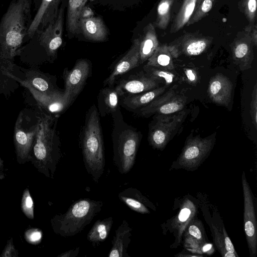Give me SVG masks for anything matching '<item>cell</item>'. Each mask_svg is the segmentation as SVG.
<instances>
[{"mask_svg": "<svg viewBox=\"0 0 257 257\" xmlns=\"http://www.w3.org/2000/svg\"><path fill=\"white\" fill-rule=\"evenodd\" d=\"M185 114L184 111L171 114H159L155 123L150 128V144L156 149H163L181 125Z\"/></svg>", "mask_w": 257, "mask_h": 257, "instance_id": "cell-8", "label": "cell"}, {"mask_svg": "<svg viewBox=\"0 0 257 257\" xmlns=\"http://www.w3.org/2000/svg\"><path fill=\"white\" fill-rule=\"evenodd\" d=\"M17 82L25 87L35 101L36 107L46 113L58 115L70 104L64 92L57 90L42 92L34 88L28 83L15 79Z\"/></svg>", "mask_w": 257, "mask_h": 257, "instance_id": "cell-11", "label": "cell"}, {"mask_svg": "<svg viewBox=\"0 0 257 257\" xmlns=\"http://www.w3.org/2000/svg\"><path fill=\"white\" fill-rule=\"evenodd\" d=\"M78 32H81L85 38L93 41L106 40L108 31L103 20L99 17L81 15L78 22Z\"/></svg>", "mask_w": 257, "mask_h": 257, "instance_id": "cell-18", "label": "cell"}, {"mask_svg": "<svg viewBox=\"0 0 257 257\" xmlns=\"http://www.w3.org/2000/svg\"><path fill=\"white\" fill-rule=\"evenodd\" d=\"M118 196L131 209L142 214L150 213L147 205H150V202L137 189L132 187L125 189Z\"/></svg>", "mask_w": 257, "mask_h": 257, "instance_id": "cell-22", "label": "cell"}, {"mask_svg": "<svg viewBox=\"0 0 257 257\" xmlns=\"http://www.w3.org/2000/svg\"><path fill=\"white\" fill-rule=\"evenodd\" d=\"M248 50L247 45L245 43L239 44L235 48L234 54L237 59H242L247 54Z\"/></svg>", "mask_w": 257, "mask_h": 257, "instance_id": "cell-36", "label": "cell"}, {"mask_svg": "<svg viewBox=\"0 0 257 257\" xmlns=\"http://www.w3.org/2000/svg\"><path fill=\"white\" fill-rule=\"evenodd\" d=\"M80 247H77L76 248L69 250L66 252H64L58 256L59 257H76L79 254Z\"/></svg>", "mask_w": 257, "mask_h": 257, "instance_id": "cell-37", "label": "cell"}, {"mask_svg": "<svg viewBox=\"0 0 257 257\" xmlns=\"http://www.w3.org/2000/svg\"><path fill=\"white\" fill-rule=\"evenodd\" d=\"M196 208L194 204L189 200L186 201L180 210L177 218L175 219L174 226L177 229V241L180 242L182 234L187 224L191 222L194 217Z\"/></svg>", "mask_w": 257, "mask_h": 257, "instance_id": "cell-26", "label": "cell"}, {"mask_svg": "<svg viewBox=\"0 0 257 257\" xmlns=\"http://www.w3.org/2000/svg\"><path fill=\"white\" fill-rule=\"evenodd\" d=\"M30 0H15L0 24V82L7 80L14 70V58L28 30Z\"/></svg>", "mask_w": 257, "mask_h": 257, "instance_id": "cell-1", "label": "cell"}, {"mask_svg": "<svg viewBox=\"0 0 257 257\" xmlns=\"http://www.w3.org/2000/svg\"><path fill=\"white\" fill-rule=\"evenodd\" d=\"M256 86H254L252 92V99L250 103V114L252 119L253 123L256 126V110H257V96H256Z\"/></svg>", "mask_w": 257, "mask_h": 257, "instance_id": "cell-34", "label": "cell"}, {"mask_svg": "<svg viewBox=\"0 0 257 257\" xmlns=\"http://www.w3.org/2000/svg\"><path fill=\"white\" fill-rule=\"evenodd\" d=\"M87 1L68 0L66 27L70 37L78 33V22Z\"/></svg>", "mask_w": 257, "mask_h": 257, "instance_id": "cell-25", "label": "cell"}, {"mask_svg": "<svg viewBox=\"0 0 257 257\" xmlns=\"http://www.w3.org/2000/svg\"><path fill=\"white\" fill-rule=\"evenodd\" d=\"M195 1H193L187 6L184 14V22L187 21L192 14L195 7Z\"/></svg>", "mask_w": 257, "mask_h": 257, "instance_id": "cell-38", "label": "cell"}, {"mask_svg": "<svg viewBox=\"0 0 257 257\" xmlns=\"http://www.w3.org/2000/svg\"><path fill=\"white\" fill-rule=\"evenodd\" d=\"M151 35L149 33L146 35L142 42L140 41V63L144 62L152 55L154 49V42Z\"/></svg>", "mask_w": 257, "mask_h": 257, "instance_id": "cell-28", "label": "cell"}, {"mask_svg": "<svg viewBox=\"0 0 257 257\" xmlns=\"http://www.w3.org/2000/svg\"><path fill=\"white\" fill-rule=\"evenodd\" d=\"M40 113L39 109L24 108L16 120L13 141L17 162L24 164L30 162L32 150L39 130Z\"/></svg>", "mask_w": 257, "mask_h": 257, "instance_id": "cell-6", "label": "cell"}, {"mask_svg": "<svg viewBox=\"0 0 257 257\" xmlns=\"http://www.w3.org/2000/svg\"><path fill=\"white\" fill-rule=\"evenodd\" d=\"M222 228L221 227L220 229L221 230V232L223 238V241L224 243V246L226 250L228 252L232 253L236 255V256H238L237 255L236 252L235 250L233 244L231 242L227 232L225 230V228L224 226V225H222Z\"/></svg>", "mask_w": 257, "mask_h": 257, "instance_id": "cell-35", "label": "cell"}, {"mask_svg": "<svg viewBox=\"0 0 257 257\" xmlns=\"http://www.w3.org/2000/svg\"><path fill=\"white\" fill-rule=\"evenodd\" d=\"M188 228V233L200 243L204 242V230L201 228V223L199 221L190 222Z\"/></svg>", "mask_w": 257, "mask_h": 257, "instance_id": "cell-30", "label": "cell"}, {"mask_svg": "<svg viewBox=\"0 0 257 257\" xmlns=\"http://www.w3.org/2000/svg\"><path fill=\"white\" fill-rule=\"evenodd\" d=\"M5 177V173L4 171H0V181L4 179Z\"/></svg>", "mask_w": 257, "mask_h": 257, "instance_id": "cell-44", "label": "cell"}, {"mask_svg": "<svg viewBox=\"0 0 257 257\" xmlns=\"http://www.w3.org/2000/svg\"><path fill=\"white\" fill-rule=\"evenodd\" d=\"M140 40L135 39L131 48L115 66L113 71L104 81V85L112 86L116 78L127 72L140 64Z\"/></svg>", "mask_w": 257, "mask_h": 257, "instance_id": "cell-17", "label": "cell"}, {"mask_svg": "<svg viewBox=\"0 0 257 257\" xmlns=\"http://www.w3.org/2000/svg\"><path fill=\"white\" fill-rule=\"evenodd\" d=\"M186 102V97L183 95L177 93L175 88L172 87L148 105L138 109V114L146 117L156 113L171 114L182 110Z\"/></svg>", "mask_w": 257, "mask_h": 257, "instance_id": "cell-10", "label": "cell"}, {"mask_svg": "<svg viewBox=\"0 0 257 257\" xmlns=\"http://www.w3.org/2000/svg\"><path fill=\"white\" fill-rule=\"evenodd\" d=\"M62 5L56 18L42 30L39 38V45L47 56L53 57L62 43L64 9Z\"/></svg>", "mask_w": 257, "mask_h": 257, "instance_id": "cell-12", "label": "cell"}, {"mask_svg": "<svg viewBox=\"0 0 257 257\" xmlns=\"http://www.w3.org/2000/svg\"><path fill=\"white\" fill-rule=\"evenodd\" d=\"M159 85L158 82L140 73L131 75L127 79L121 80L116 86L121 97L144 92L155 88Z\"/></svg>", "mask_w": 257, "mask_h": 257, "instance_id": "cell-16", "label": "cell"}, {"mask_svg": "<svg viewBox=\"0 0 257 257\" xmlns=\"http://www.w3.org/2000/svg\"><path fill=\"white\" fill-rule=\"evenodd\" d=\"M18 256L19 252L14 246L13 237H11L8 240L6 245L0 255V257H18Z\"/></svg>", "mask_w": 257, "mask_h": 257, "instance_id": "cell-33", "label": "cell"}, {"mask_svg": "<svg viewBox=\"0 0 257 257\" xmlns=\"http://www.w3.org/2000/svg\"><path fill=\"white\" fill-rule=\"evenodd\" d=\"M24 236L27 242L36 244L40 242L42 238V232L38 228H31L25 232Z\"/></svg>", "mask_w": 257, "mask_h": 257, "instance_id": "cell-32", "label": "cell"}, {"mask_svg": "<svg viewBox=\"0 0 257 257\" xmlns=\"http://www.w3.org/2000/svg\"><path fill=\"white\" fill-rule=\"evenodd\" d=\"M241 183L244 199V229L250 257H256L257 253V222L255 213V200L245 174L243 172Z\"/></svg>", "mask_w": 257, "mask_h": 257, "instance_id": "cell-9", "label": "cell"}, {"mask_svg": "<svg viewBox=\"0 0 257 257\" xmlns=\"http://www.w3.org/2000/svg\"><path fill=\"white\" fill-rule=\"evenodd\" d=\"M232 90L231 81L223 75L218 74L210 80L208 92L214 102L227 106L230 101Z\"/></svg>", "mask_w": 257, "mask_h": 257, "instance_id": "cell-19", "label": "cell"}, {"mask_svg": "<svg viewBox=\"0 0 257 257\" xmlns=\"http://www.w3.org/2000/svg\"><path fill=\"white\" fill-rule=\"evenodd\" d=\"M103 205L101 200L79 199L73 203L65 213L52 218L50 222L52 230L63 237L75 236L91 223Z\"/></svg>", "mask_w": 257, "mask_h": 257, "instance_id": "cell-5", "label": "cell"}, {"mask_svg": "<svg viewBox=\"0 0 257 257\" xmlns=\"http://www.w3.org/2000/svg\"><path fill=\"white\" fill-rule=\"evenodd\" d=\"M61 0H41L36 14L30 23L28 36L32 38L38 31L43 30L57 17Z\"/></svg>", "mask_w": 257, "mask_h": 257, "instance_id": "cell-15", "label": "cell"}, {"mask_svg": "<svg viewBox=\"0 0 257 257\" xmlns=\"http://www.w3.org/2000/svg\"><path fill=\"white\" fill-rule=\"evenodd\" d=\"M113 161L118 172L127 173L134 166L141 141V134L123 119L119 109L111 113Z\"/></svg>", "mask_w": 257, "mask_h": 257, "instance_id": "cell-4", "label": "cell"}, {"mask_svg": "<svg viewBox=\"0 0 257 257\" xmlns=\"http://www.w3.org/2000/svg\"><path fill=\"white\" fill-rule=\"evenodd\" d=\"M211 224L214 242L221 255L224 257H236V255L234 254L228 252L226 250L221 230H219L218 228L213 223H211Z\"/></svg>", "mask_w": 257, "mask_h": 257, "instance_id": "cell-29", "label": "cell"}, {"mask_svg": "<svg viewBox=\"0 0 257 257\" xmlns=\"http://www.w3.org/2000/svg\"><path fill=\"white\" fill-rule=\"evenodd\" d=\"M186 75L188 78V79L191 81H193L195 79V75H194L193 72L191 70H187Z\"/></svg>", "mask_w": 257, "mask_h": 257, "instance_id": "cell-42", "label": "cell"}, {"mask_svg": "<svg viewBox=\"0 0 257 257\" xmlns=\"http://www.w3.org/2000/svg\"><path fill=\"white\" fill-rule=\"evenodd\" d=\"M4 161L2 159L0 156V171H4Z\"/></svg>", "mask_w": 257, "mask_h": 257, "instance_id": "cell-43", "label": "cell"}, {"mask_svg": "<svg viewBox=\"0 0 257 257\" xmlns=\"http://www.w3.org/2000/svg\"><path fill=\"white\" fill-rule=\"evenodd\" d=\"M108 86L101 89L98 97V111L102 116L119 109L120 95L116 87Z\"/></svg>", "mask_w": 257, "mask_h": 257, "instance_id": "cell-23", "label": "cell"}, {"mask_svg": "<svg viewBox=\"0 0 257 257\" xmlns=\"http://www.w3.org/2000/svg\"><path fill=\"white\" fill-rule=\"evenodd\" d=\"M212 6V3L210 0H205L202 5V11L204 13H207L210 10Z\"/></svg>", "mask_w": 257, "mask_h": 257, "instance_id": "cell-40", "label": "cell"}, {"mask_svg": "<svg viewBox=\"0 0 257 257\" xmlns=\"http://www.w3.org/2000/svg\"><path fill=\"white\" fill-rule=\"evenodd\" d=\"M90 69L89 63L86 60H78L70 70H65V95L71 103L81 91Z\"/></svg>", "mask_w": 257, "mask_h": 257, "instance_id": "cell-13", "label": "cell"}, {"mask_svg": "<svg viewBox=\"0 0 257 257\" xmlns=\"http://www.w3.org/2000/svg\"><path fill=\"white\" fill-rule=\"evenodd\" d=\"M215 142V134L205 138L196 136L188 139L172 167L191 171L197 169L209 156Z\"/></svg>", "mask_w": 257, "mask_h": 257, "instance_id": "cell-7", "label": "cell"}, {"mask_svg": "<svg viewBox=\"0 0 257 257\" xmlns=\"http://www.w3.org/2000/svg\"><path fill=\"white\" fill-rule=\"evenodd\" d=\"M21 208L25 215L30 219L34 218V202L29 188H26L23 193Z\"/></svg>", "mask_w": 257, "mask_h": 257, "instance_id": "cell-27", "label": "cell"}, {"mask_svg": "<svg viewBox=\"0 0 257 257\" xmlns=\"http://www.w3.org/2000/svg\"><path fill=\"white\" fill-rule=\"evenodd\" d=\"M117 1H118V0H117ZM119 1H122V0H119Z\"/></svg>", "mask_w": 257, "mask_h": 257, "instance_id": "cell-45", "label": "cell"}, {"mask_svg": "<svg viewBox=\"0 0 257 257\" xmlns=\"http://www.w3.org/2000/svg\"><path fill=\"white\" fill-rule=\"evenodd\" d=\"M7 75L13 80H22L42 92H50L56 90L51 77L37 68L30 67L27 69L15 64L13 72H8Z\"/></svg>", "mask_w": 257, "mask_h": 257, "instance_id": "cell-14", "label": "cell"}, {"mask_svg": "<svg viewBox=\"0 0 257 257\" xmlns=\"http://www.w3.org/2000/svg\"><path fill=\"white\" fill-rule=\"evenodd\" d=\"M38 109L40 113V125L30 162L39 172L53 179L61 157L60 142L56 132L58 115Z\"/></svg>", "mask_w": 257, "mask_h": 257, "instance_id": "cell-2", "label": "cell"}, {"mask_svg": "<svg viewBox=\"0 0 257 257\" xmlns=\"http://www.w3.org/2000/svg\"><path fill=\"white\" fill-rule=\"evenodd\" d=\"M206 43L203 41H197L190 43L186 48V52L190 55H198L205 49Z\"/></svg>", "mask_w": 257, "mask_h": 257, "instance_id": "cell-31", "label": "cell"}, {"mask_svg": "<svg viewBox=\"0 0 257 257\" xmlns=\"http://www.w3.org/2000/svg\"><path fill=\"white\" fill-rule=\"evenodd\" d=\"M166 86L156 87L139 94L121 97L120 104L131 111H135L148 105L165 91Z\"/></svg>", "mask_w": 257, "mask_h": 257, "instance_id": "cell-21", "label": "cell"}, {"mask_svg": "<svg viewBox=\"0 0 257 257\" xmlns=\"http://www.w3.org/2000/svg\"><path fill=\"white\" fill-rule=\"evenodd\" d=\"M113 224L111 216L97 220L89 230L87 239L93 247H96L107 238Z\"/></svg>", "mask_w": 257, "mask_h": 257, "instance_id": "cell-24", "label": "cell"}, {"mask_svg": "<svg viewBox=\"0 0 257 257\" xmlns=\"http://www.w3.org/2000/svg\"><path fill=\"white\" fill-rule=\"evenodd\" d=\"M256 3L255 0H249L248 3V8L249 11L253 13L256 10Z\"/></svg>", "mask_w": 257, "mask_h": 257, "instance_id": "cell-41", "label": "cell"}, {"mask_svg": "<svg viewBox=\"0 0 257 257\" xmlns=\"http://www.w3.org/2000/svg\"><path fill=\"white\" fill-rule=\"evenodd\" d=\"M81 146L85 169L97 183L104 172L105 158L99 114L95 105L86 114Z\"/></svg>", "mask_w": 257, "mask_h": 257, "instance_id": "cell-3", "label": "cell"}, {"mask_svg": "<svg viewBox=\"0 0 257 257\" xmlns=\"http://www.w3.org/2000/svg\"><path fill=\"white\" fill-rule=\"evenodd\" d=\"M169 7V5L167 2H164L160 4L158 9V13L163 15L167 13Z\"/></svg>", "mask_w": 257, "mask_h": 257, "instance_id": "cell-39", "label": "cell"}, {"mask_svg": "<svg viewBox=\"0 0 257 257\" xmlns=\"http://www.w3.org/2000/svg\"><path fill=\"white\" fill-rule=\"evenodd\" d=\"M133 229L127 221L123 220L115 230L112 240V247L109 252V257H130L127 249L131 241Z\"/></svg>", "mask_w": 257, "mask_h": 257, "instance_id": "cell-20", "label": "cell"}]
</instances>
